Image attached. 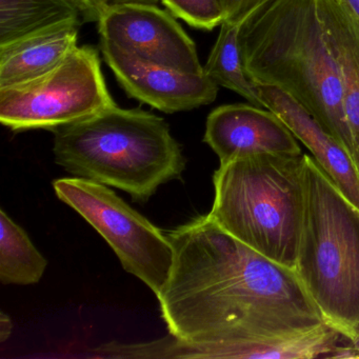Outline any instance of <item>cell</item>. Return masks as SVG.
Masks as SVG:
<instances>
[{"label":"cell","mask_w":359,"mask_h":359,"mask_svg":"<svg viewBox=\"0 0 359 359\" xmlns=\"http://www.w3.org/2000/svg\"><path fill=\"white\" fill-rule=\"evenodd\" d=\"M173 268L157 297L169 333L208 359H291L296 338L325 323L293 269L199 216L169 231Z\"/></svg>","instance_id":"1"},{"label":"cell","mask_w":359,"mask_h":359,"mask_svg":"<svg viewBox=\"0 0 359 359\" xmlns=\"http://www.w3.org/2000/svg\"><path fill=\"white\" fill-rule=\"evenodd\" d=\"M239 43L250 79L295 98L353 158L339 69L317 0H266L241 24Z\"/></svg>","instance_id":"2"},{"label":"cell","mask_w":359,"mask_h":359,"mask_svg":"<svg viewBox=\"0 0 359 359\" xmlns=\"http://www.w3.org/2000/svg\"><path fill=\"white\" fill-rule=\"evenodd\" d=\"M53 132L60 167L75 177L125 191L140 203L180 178L186 167L168 123L140 109L114 104Z\"/></svg>","instance_id":"3"},{"label":"cell","mask_w":359,"mask_h":359,"mask_svg":"<svg viewBox=\"0 0 359 359\" xmlns=\"http://www.w3.org/2000/svg\"><path fill=\"white\" fill-rule=\"evenodd\" d=\"M304 154H256L220 165L208 215L269 259L295 270L304 208Z\"/></svg>","instance_id":"4"},{"label":"cell","mask_w":359,"mask_h":359,"mask_svg":"<svg viewBox=\"0 0 359 359\" xmlns=\"http://www.w3.org/2000/svg\"><path fill=\"white\" fill-rule=\"evenodd\" d=\"M304 208L297 273L325 323L359 337V209L304 154Z\"/></svg>","instance_id":"5"},{"label":"cell","mask_w":359,"mask_h":359,"mask_svg":"<svg viewBox=\"0 0 359 359\" xmlns=\"http://www.w3.org/2000/svg\"><path fill=\"white\" fill-rule=\"evenodd\" d=\"M114 104L97 50L83 46L43 76L0 89V121L15 132L54 131Z\"/></svg>","instance_id":"6"},{"label":"cell","mask_w":359,"mask_h":359,"mask_svg":"<svg viewBox=\"0 0 359 359\" xmlns=\"http://www.w3.org/2000/svg\"><path fill=\"white\" fill-rule=\"evenodd\" d=\"M53 188L60 201L81 214L106 239L123 269L158 297L173 268V247L167 235L106 184L70 177L55 180Z\"/></svg>","instance_id":"7"},{"label":"cell","mask_w":359,"mask_h":359,"mask_svg":"<svg viewBox=\"0 0 359 359\" xmlns=\"http://www.w3.org/2000/svg\"><path fill=\"white\" fill-rule=\"evenodd\" d=\"M97 22L100 39L142 60L182 72L205 74L194 41L173 16L156 5H109Z\"/></svg>","instance_id":"8"},{"label":"cell","mask_w":359,"mask_h":359,"mask_svg":"<svg viewBox=\"0 0 359 359\" xmlns=\"http://www.w3.org/2000/svg\"><path fill=\"white\" fill-rule=\"evenodd\" d=\"M106 64L130 97L165 113L207 106L217 97L218 86L205 74H192L147 62L100 39Z\"/></svg>","instance_id":"9"},{"label":"cell","mask_w":359,"mask_h":359,"mask_svg":"<svg viewBox=\"0 0 359 359\" xmlns=\"http://www.w3.org/2000/svg\"><path fill=\"white\" fill-rule=\"evenodd\" d=\"M203 142L220 165L256 154L302 156L297 138L272 111L253 104H224L210 113Z\"/></svg>","instance_id":"10"},{"label":"cell","mask_w":359,"mask_h":359,"mask_svg":"<svg viewBox=\"0 0 359 359\" xmlns=\"http://www.w3.org/2000/svg\"><path fill=\"white\" fill-rule=\"evenodd\" d=\"M262 104L276 114L342 194L359 209V174L348 151L295 98L271 86H257Z\"/></svg>","instance_id":"11"},{"label":"cell","mask_w":359,"mask_h":359,"mask_svg":"<svg viewBox=\"0 0 359 359\" xmlns=\"http://www.w3.org/2000/svg\"><path fill=\"white\" fill-rule=\"evenodd\" d=\"M81 20L62 22L0 46V89L43 76L79 47Z\"/></svg>","instance_id":"12"},{"label":"cell","mask_w":359,"mask_h":359,"mask_svg":"<svg viewBox=\"0 0 359 359\" xmlns=\"http://www.w3.org/2000/svg\"><path fill=\"white\" fill-rule=\"evenodd\" d=\"M317 11L339 69L353 159L359 174V18L341 0H317Z\"/></svg>","instance_id":"13"},{"label":"cell","mask_w":359,"mask_h":359,"mask_svg":"<svg viewBox=\"0 0 359 359\" xmlns=\"http://www.w3.org/2000/svg\"><path fill=\"white\" fill-rule=\"evenodd\" d=\"M72 20H83L69 0H0V46Z\"/></svg>","instance_id":"14"},{"label":"cell","mask_w":359,"mask_h":359,"mask_svg":"<svg viewBox=\"0 0 359 359\" xmlns=\"http://www.w3.org/2000/svg\"><path fill=\"white\" fill-rule=\"evenodd\" d=\"M241 26V24L228 22L220 25L219 35L203 66V71L218 87L226 88L253 106L264 108L259 90L248 76L243 66L239 43Z\"/></svg>","instance_id":"15"},{"label":"cell","mask_w":359,"mask_h":359,"mask_svg":"<svg viewBox=\"0 0 359 359\" xmlns=\"http://www.w3.org/2000/svg\"><path fill=\"white\" fill-rule=\"evenodd\" d=\"M48 262L22 226L0 210V281L33 285L45 274Z\"/></svg>","instance_id":"16"},{"label":"cell","mask_w":359,"mask_h":359,"mask_svg":"<svg viewBox=\"0 0 359 359\" xmlns=\"http://www.w3.org/2000/svg\"><path fill=\"white\" fill-rule=\"evenodd\" d=\"M176 18L199 30L212 31L224 22L218 0H161Z\"/></svg>","instance_id":"17"},{"label":"cell","mask_w":359,"mask_h":359,"mask_svg":"<svg viewBox=\"0 0 359 359\" xmlns=\"http://www.w3.org/2000/svg\"><path fill=\"white\" fill-rule=\"evenodd\" d=\"M224 14V22L243 24L248 16L266 0H218Z\"/></svg>","instance_id":"18"},{"label":"cell","mask_w":359,"mask_h":359,"mask_svg":"<svg viewBox=\"0 0 359 359\" xmlns=\"http://www.w3.org/2000/svg\"><path fill=\"white\" fill-rule=\"evenodd\" d=\"M81 14L85 22H98L102 12L111 4V0H69Z\"/></svg>","instance_id":"19"},{"label":"cell","mask_w":359,"mask_h":359,"mask_svg":"<svg viewBox=\"0 0 359 359\" xmlns=\"http://www.w3.org/2000/svg\"><path fill=\"white\" fill-rule=\"evenodd\" d=\"M13 323L5 312L0 313V342L4 344L11 335Z\"/></svg>","instance_id":"20"},{"label":"cell","mask_w":359,"mask_h":359,"mask_svg":"<svg viewBox=\"0 0 359 359\" xmlns=\"http://www.w3.org/2000/svg\"><path fill=\"white\" fill-rule=\"evenodd\" d=\"M159 0H111L110 5H114V4H126V3H142V4H151V5H157Z\"/></svg>","instance_id":"21"},{"label":"cell","mask_w":359,"mask_h":359,"mask_svg":"<svg viewBox=\"0 0 359 359\" xmlns=\"http://www.w3.org/2000/svg\"><path fill=\"white\" fill-rule=\"evenodd\" d=\"M341 1H344L359 18V0H341Z\"/></svg>","instance_id":"22"},{"label":"cell","mask_w":359,"mask_h":359,"mask_svg":"<svg viewBox=\"0 0 359 359\" xmlns=\"http://www.w3.org/2000/svg\"><path fill=\"white\" fill-rule=\"evenodd\" d=\"M353 353H354V358H359V337L356 341L352 344Z\"/></svg>","instance_id":"23"}]
</instances>
